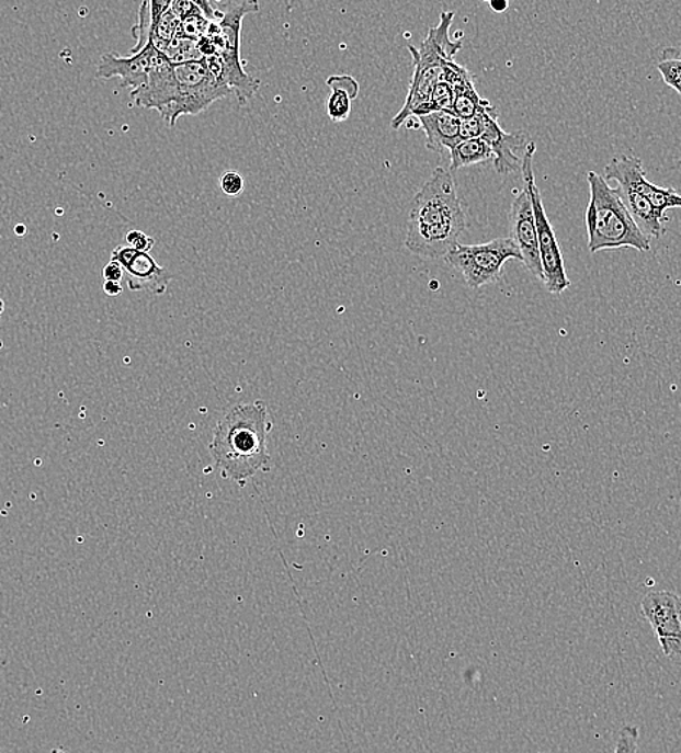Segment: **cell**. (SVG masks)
Listing matches in <instances>:
<instances>
[{
  "mask_svg": "<svg viewBox=\"0 0 681 753\" xmlns=\"http://www.w3.org/2000/svg\"><path fill=\"white\" fill-rule=\"evenodd\" d=\"M111 261H116L124 269L130 292H147L161 296L173 279V274L157 263L150 254L128 246L116 247L112 251Z\"/></svg>",
  "mask_w": 681,
  "mask_h": 753,
  "instance_id": "cell-12",
  "label": "cell"
},
{
  "mask_svg": "<svg viewBox=\"0 0 681 753\" xmlns=\"http://www.w3.org/2000/svg\"><path fill=\"white\" fill-rule=\"evenodd\" d=\"M480 139L493 152V166L499 174L507 175L522 170L523 156L532 142L530 135L523 133L508 134L499 125L498 114L495 112L487 119Z\"/></svg>",
  "mask_w": 681,
  "mask_h": 753,
  "instance_id": "cell-15",
  "label": "cell"
},
{
  "mask_svg": "<svg viewBox=\"0 0 681 753\" xmlns=\"http://www.w3.org/2000/svg\"><path fill=\"white\" fill-rule=\"evenodd\" d=\"M604 180H613L620 186L633 189L634 192L652 203L656 209L666 215L667 210L681 207V195L673 187H661L649 182L643 161L635 156H617L604 167Z\"/></svg>",
  "mask_w": 681,
  "mask_h": 753,
  "instance_id": "cell-11",
  "label": "cell"
},
{
  "mask_svg": "<svg viewBox=\"0 0 681 753\" xmlns=\"http://www.w3.org/2000/svg\"><path fill=\"white\" fill-rule=\"evenodd\" d=\"M122 290L121 283L118 282H105L103 283V292H105V295L111 296V297H116L120 296Z\"/></svg>",
  "mask_w": 681,
  "mask_h": 753,
  "instance_id": "cell-27",
  "label": "cell"
},
{
  "mask_svg": "<svg viewBox=\"0 0 681 753\" xmlns=\"http://www.w3.org/2000/svg\"><path fill=\"white\" fill-rule=\"evenodd\" d=\"M490 7L495 9V12H503L508 8V3H491Z\"/></svg>",
  "mask_w": 681,
  "mask_h": 753,
  "instance_id": "cell-28",
  "label": "cell"
},
{
  "mask_svg": "<svg viewBox=\"0 0 681 753\" xmlns=\"http://www.w3.org/2000/svg\"><path fill=\"white\" fill-rule=\"evenodd\" d=\"M272 426L273 421L264 401L234 406L220 419L209 449L225 478L243 487L248 478L259 471L270 470L272 458L265 441Z\"/></svg>",
  "mask_w": 681,
  "mask_h": 753,
  "instance_id": "cell-2",
  "label": "cell"
},
{
  "mask_svg": "<svg viewBox=\"0 0 681 753\" xmlns=\"http://www.w3.org/2000/svg\"><path fill=\"white\" fill-rule=\"evenodd\" d=\"M617 189H620L622 202H624L626 209H628L631 218L642 229L644 236L648 238H661L665 236V224L669 218L656 209L651 202L639 195V193L634 192L633 189L626 186H617Z\"/></svg>",
  "mask_w": 681,
  "mask_h": 753,
  "instance_id": "cell-17",
  "label": "cell"
},
{
  "mask_svg": "<svg viewBox=\"0 0 681 753\" xmlns=\"http://www.w3.org/2000/svg\"><path fill=\"white\" fill-rule=\"evenodd\" d=\"M156 53L157 48L151 39L141 52L130 54V56L122 57L115 53L103 54L98 65L97 79L120 78L122 88H129L130 92H134L147 83Z\"/></svg>",
  "mask_w": 681,
  "mask_h": 753,
  "instance_id": "cell-14",
  "label": "cell"
},
{
  "mask_svg": "<svg viewBox=\"0 0 681 753\" xmlns=\"http://www.w3.org/2000/svg\"><path fill=\"white\" fill-rule=\"evenodd\" d=\"M496 110L491 103H487L479 112L472 118L462 121V128H459V139H476L480 138L483 130L486 128L487 119Z\"/></svg>",
  "mask_w": 681,
  "mask_h": 753,
  "instance_id": "cell-21",
  "label": "cell"
},
{
  "mask_svg": "<svg viewBox=\"0 0 681 753\" xmlns=\"http://www.w3.org/2000/svg\"><path fill=\"white\" fill-rule=\"evenodd\" d=\"M511 225V239L515 242L518 250L521 251L522 263L530 270L532 276L543 282L544 274L543 267H541L534 207H532L531 196L527 195L525 189L513 198Z\"/></svg>",
  "mask_w": 681,
  "mask_h": 753,
  "instance_id": "cell-13",
  "label": "cell"
},
{
  "mask_svg": "<svg viewBox=\"0 0 681 753\" xmlns=\"http://www.w3.org/2000/svg\"><path fill=\"white\" fill-rule=\"evenodd\" d=\"M197 7H200V4H197ZM209 26L211 21L206 20L200 8L197 11L191 13V15L183 18V20L180 21V34L178 38H188L196 41L197 43V41L206 37Z\"/></svg>",
  "mask_w": 681,
  "mask_h": 753,
  "instance_id": "cell-20",
  "label": "cell"
},
{
  "mask_svg": "<svg viewBox=\"0 0 681 753\" xmlns=\"http://www.w3.org/2000/svg\"><path fill=\"white\" fill-rule=\"evenodd\" d=\"M419 124L427 137L428 150L444 152L457 146L462 119L454 112L436 111L432 114L419 116Z\"/></svg>",
  "mask_w": 681,
  "mask_h": 753,
  "instance_id": "cell-16",
  "label": "cell"
},
{
  "mask_svg": "<svg viewBox=\"0 0 681 753\" xmlns=\"http://www.w3.org/2000/svg\"><path fill=\"white\" fill-rule=\"evenodd\" d=\"M179 84V98L174 107L175 122L180 116H196L207 107L227 98L231 89L215 78L207 69L205 58L202 61L184 62L174 66Z\"/></svg>",
  "mask_w": 681,
  "mask_h": 753,
  "instance_id": "cell-8",
  "label": "cell"
},
{
  "mask_svg": "<svg viewBox=\"0 0 681 753\" xmlns=\"http://www.w3.org/2000/svg\"><path fill=\"white\" fill-rule=\"evenodd\" d=\"M220 191L229 197H238L243 192L246 187V182H243L242 175L238 171H227L220 175L219 179Z\"/></svg>",
  "mask_w": 681,
  "mask_h": 753,
  "instance_id": "cell-24",
  "label": "cell"
},
{
  "mask_svg": "<svg viewBox=\"0 0 681 753\" xmlns=\"http://www.w3.org/2000/svg\"><path fill=\"white\" fill-rule=\"evenodd\" d=\"M454 16V12H442L440 24L428 31L419 48L408 45L410 56L413 58V73L408 96H406L404 107L391 121V128L399 129L401 125L413 118L415 112L430 105L431 94L435 85L444 78L446 65L454 61V57L463 48V41L450 37Z\"/></svg>",
  "mask_w": 681,
  "mask_h": 753,
  "instance_id": "cell-4",
  "label": "cell"
},
{
  "mask_svg": "<svg viewBox=\"0 0 681 753\" xmlns=\"http://www.w3.org/2000/svg\"><path fill=\"white\" fill-rule=\"evenodd\" d=\"M642 611L665 655L681 669V597L671 592L648 593Z\"/></svg>",
  "mask_w": 681,
  "mask_h": 753,
  "instance_id": "cell-9",
  "label": "cell"
},
{
  "mask_svg": "<svg viewBox=\"0 0 681 753\" xmlns=\"http://www.w3.org/2000/svg\"><path fill=\"white\" fill-rule=\"evenodd\" d=\"M639 732L635 726L626 725L617 737L615 753H637Z\"/></svg>",
  "mask_w": 681,
  "mask_h": 753,
  "instance_id": "cell-23",
  "label": "cell"
},
{
  "mask_svg": "<svg viewBox=\"0 0 681 753\" xmlns=\"http://www.w3.org/2000/svg\"><path fill=\"white\" fill-rule=\"evenodd\" d=\"M657 70L660 71L665 83L681 94V58L662 57V60L657 62Z\"/></svg>",
  "mask_w": 681,
  "mask_h": 753,
  "instance_id": "cell-22",
  "label": "cell"
},
{
  "mask_svg": "<svg viewBox=\"0 0 681 753\" xmlns=\"http://www.w3.org/2000/svg\"><path fill=\"white\" fill-rule=\"evenodd\" d=\"M3 310H4V301L2 299H0V317H2Z\"/></svg>",
  "mask_w": 681,
  "mask_h": 753,
  "instance_id": "cell-29",
  "label": "cell"
},
{
  "mask_svg": "<svg viewBox=\"0 0 681 753\" xmlns=\"http://www.w3.org/2000/svg\"><path fill=\"white\" fill-rule=\"evenodd\" d=\"M588 183L590 197L586 206L584 223L589 251L592 254L620 248L651 251V241L631 218L622 202L620 189L611 187L608 180L594 171L588 173Z\"/></svg>",
  "mask_w": 681,
  "mask_h": 753,
  "instance_id": "cell-3",
  "label": "cell"
},
{
  "mask_svg": "<svg viewBox=\"0 0 681 753\" xmlns=\"http://www.w3.org/2000/svg\"><path fill=\"white\" fill-rule=\"evenodd\" d=\"M52 753H67L65 750H61V748H57V750H54Z\"/></svg>",
  "mask_w": 681,
  "mask_h": 753,
  "instance_id": "cell-30",
  "label": "cell"
},
{
  "mask_svg": "<svg viewBox=\"0 0 681 753\" xmlns=\"http://www.w3.org/2000/svg\"><path fill=\"white\" fill-rule=\"evenodd\" d=\"M331 94L327 99V115L332 122H344L353 111V101L357 99L360 85L353 76H331L327 80Z\"/></svg>",
  "mask_w": 681,
  "mask_h": 753,
  "instance_id": "cell-18",
  "label": "cell"
},
{
  "mask_svg": "<svg viewBox=\"0 0 681 753\" xmlns=\"http://www.w3.org/2000/svg\"><path fill=\"white\" fill-rule=\"evenodd\" d=\"M126 246L134 248L139 252H147L150 254L152 248H155V239L148 237L146 232L141 231H129L125 237Z\"/></svg>",
  "mask_w": 681,
  "mask_h": 753,
  "instance_id": "cell-25",
  "label": "cell"
},
{
  "mask_svg": "<svg viewBox=\"0 0 681 753\" xmlns=\"http://www.w3.org/2000/svg\"><path fill=\"white\" fill-rule=\"evenodd\" d=\"M493 159L490 147L480 138L464 139L450 150L451 170L453 171L464 169V167L485 164V162L493 161Z\"/></svg>",
  "mask_w": 681,
  "mask_h": 753,
  "instance_id": "cell-19",
  "label": "cell"
},
{
  "mask_svg": "<svg viewBox=\"0 0 681 753\" xmlns=\"http://www.w3.org/2000/svg\"><path fill=\"white\" fill-rule=\"evenodd\" d=\"M536 151L535 142L532 141L527 146L525 156L522 161V179L523 189L531 196L532 207H534L536 236H538V250L541 267H543L544 286L553 295H560L571 286L570 278L567 276L566 264H564V256L560 246H558L556 232L549 224L547 214H545L543 197L538 187H536L534 175V156Z\"/></svg>",
  "mask_w": 681,
  "mask_h": 753,
  "instance_id": "cell-6",
  "label": "cell"
},
{
  "mask_svg": "<svg viewBox=\"0 0 681 753\" xmlns=\"http://www.w3.org/2000/svg\"><path fill=\"white\" fill-rule=\"evenodd\" d=\"M466 227L453 175L439 167L410 203L405 247L427 259H445Z\"/></svg>",
  "mask_w": 681,
  "mask_h": 753,
  "instance_id": "cell-1",
  "label": "cell"
},
{
  "mask_svg": "<svg viewBox=\"0 0 681 753\" xmlns=\"http://www.w3.org/2000/svg\"><path fill=\"white\" fill-rule=\"evenodd\" d=\"M260 12L257 2L231 4L218 22H211L206 37L215 45L223 66L224 83L236 94L240 105H247L260 89V80L243 71L241 62V30L243 18Z\"/></svg>",
  "mask_w": 681,
  "mask_h": 753,
  "instance_id": "cell-5",
  "label": "cell"
},
{
  "mask_svg": "<svg viewBox=\"0 0 681 753\" xmlns=\"http://www.w3.org/2000/svg\"><path fill=\"white\" fill-rule=\"evenodd\" d=\"M179 98V84L174 65L157 49L147 83L130 92L134 105L155 110L170 128H174V107Z\"/></svg>",
  "mask_w": 681,
  "mask_h": 753,
  "instance_id": "cell-10",
  "label": "cell"
},
{
  "mask_svg": "<svg viewBox=\"0 0 681 753\" xmlns=\"http://www.w3.org/2000/svg\"><path fill=\"white\" fill-rule=\"evenodd\" d=\"M509 260L522 261L521 251L515 242L509 238H496L486 243L463 246L455 243L453 250L445 256L446 263L458 270L472 288H480L487 284L499 282L502 277L503 265Z\"/></svg>",
  "mask_w": 681,
  "mask_h": 753,
  "instance_id": "cell-7",
  "label": "cell"
},
{
  "mask_svg": "<svg viewBox=\"0 0 681 753\" xmlns=\"http://www.w3.org/2000/svg\"><path fill=\"white\" fill-rule=\"evenodd\" d=\"M102 276L105 278V282L121 283V279L125 277V272L120 263H116V261H110V263L103 267Z\"/></svg>",
  "mask_w": 681,
  "mask_h": 753,
  "instance_id": "cell-26",
  "label": "cell"
}]
</instances>
